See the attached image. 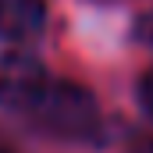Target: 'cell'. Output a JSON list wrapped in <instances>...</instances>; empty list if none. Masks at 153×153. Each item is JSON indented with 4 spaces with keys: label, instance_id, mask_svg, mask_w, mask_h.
Wrapping results in <instances>:
<instances>
[{
    "label": "cell",
    "instance_id": "3",
    "mask_svg": "<svg viewBox=\"0 0 153 153\" xmlns=\"http://www.w3.org/2000/svg\"><path fill=\"white\" fill-rule=\"evenodd\" d=\"M46 22L43 0H0V36L7 39H29Z\"/></svg>",
    "mask_w": 153,
    "mask_h": 153
},
{
    "label": "cell",
    "instance_id": "6",
    "mask_svg": "<svg viewBox=\"0 0 153 153\" xmlns=\"http://www.w3.org/2000/svg\"><path fill=\"white\" fill-rule=\"evenodd\" d=\"M139 36L146 39V43H153V18H146V22H139Z\"/></svg>",
    "mask_w": 153,
    "mask_h": 153
},
{
    "label": "cell",
    "instance_id": "2",
    "mask_svg": "<svg viewBox=\"0 0 153 153\" xmlns=\"http://www.w3.org/2000/svg\"><path fill=\"white\" fill-rule=\"evenodd\" d=\"M46 82L50 78L36 57H29V53L4 57L0 61V103L14 107V111H29Z\"/></svg>",
    "mask_w": 153,
    "mask_h": 153
},
{
    "label": "cell",
    "instance_id": "4",
    "mask_svg": "<svg viewBox=\"0 0 153 153\" xmlns=\"http://www.w3.org/2000/svg\"><path fill=\"white\" fill-rule=\"evenodd\" d=\"M139 93H143V103H146V111L153 114V71L143 78V85H139Z\"/></svg>",
    "mask_w": 153,
    "mask_h": 153
},
{
    "label": "cell",
    "instance_id": "5",
    "mask_svg": "<svg viewBox=\"0 0 153 153\" xmlns=\"http://www.w3.org/2000/svg\"><path fill=\"white\" fill-rule=\"evenodd\" d=\"M132 153H153V135H143L132 143Z\"/></svg>",
    "mask_w": 153,
    "mask_h": 153
},
{
    "label": "cell",
    "instance_id": "1",
    "mask_svg": "<svg viewBox=\"0 0 153 153\" xmlns=\"http://www.w3.org/2000/svg\"><path fill=\"white\" fill-rule=\"evenodd\" d=\"M25 114L43 132L61 135V139H93L100 128L96 100L75 82H46Z\"/></svg>",
    "mask_w": 153,
    "mask_h": 153
}]
</instances>
